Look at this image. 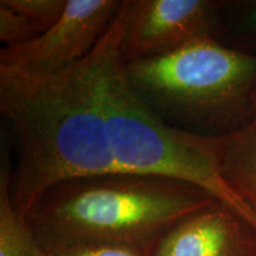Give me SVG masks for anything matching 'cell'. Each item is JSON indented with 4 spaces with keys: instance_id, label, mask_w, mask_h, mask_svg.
<instances>
[{
    "instance_id": "obj_1",
    "label": "cell",
    "mask_w": 256,
    "mask_h": 256,
    "mask_svg": "<svg viewBox=\"0 0 256 256\" xmlns=\"http://www.w3.org/2000/svg\"><path fill=\"white\" fill-rule=\"evenodd\" d=\"M130 0L82 62L55 75L30 78L0 69V110L17 133L19 164L12 185L25 216L50 186L69 178L119 172L107 138L106 66L122 40Z\"/></svg>"
},
{
    "instance_id": "obj_2",
    "label": "cell",
    "mask_w": 256,
    "mask_h": 256,
    "mask_svg": "<svg viewBox=\"0 0 256 256\" xmlns=\"http://www.w3.org/2000/svg\"><path fill=\"white\" fill-rule=\"evenodd\" d=\"M215 200L179 179L110 172L58 182L24 217L46 252L90 243L147 252L176 223Z\"/></svg>"
},
{
    "instance_id": "obj_3",
    "label": "cell",
    "mask_w": 256,
    "mask_h": 256,
    "mask_svg": "<svg viewBox=\"0 0 256 256\" xmlns=\"http://www.w3.org/2000/svg\"><path fill=\"white\" fill-rule=\"evenodd\" d=\"M128 82L170 126L197 136L252 116L256 57L200 37L165 55L124 63Z\"/></svg>"
},
{
    "instance_id": "obj_4",
    "label": "cell",
    "mask_w": 256,
    "mask_h": 256,
    "mask_svg": "<svg viewBox=\"0 0 256 256\" xmlns=\"http://www.w3.org/2000/svg\"><path fill=\"white\" fill-rule=\"evenodd\" d=\"M121 43L112 51L104 80L107 138L118 171L162 176L197 185L256 230V214L230 190L220 174V136L184 132L153 113L128 82Z\"/></svg>"
},
{
    "instance_id": "obj_5",
    "label": "cell",
    "mask_w": 256,
    "mask_h": 256,
    "mask_svg": "<svg viewBox=\"0 0 256 256\" xmlns=\"http://www.w3.org/2000/svg\"><path fill=\"white\" fill-rule=\"evenodd\" d=\"M121 4L118 0H66L56 24L31 42L2 50L0 69L43 78L72 68L95 49Z\"/></svg>"
},
{
    "instance_id": "obj_6",
    "label": "cell",
    "mask_w": 256,
    "mask_h": 256,
    "mask_svg": "<svg viewBox=\"0 0 256 256\" xmlns=\"http://www.w3.org/2000/svg\"><path fill=\"white\" fill-rule=\"evenodd\" d=\"M216 8L208 0H130L121 43L124 62L165 55L211 36Z\"/></svg>"
},
{
    "instance_id": "obj_7",
    "label": "cell",
    "mask_w": 256,
    "mask_h": 256,
    "mask_svg": "<svg viewBox=\"0 0 256 256\" xmlns=\"http://www.w3.org/2000/svg\"><path fill=\"white\" fill-rule=\"evenodd\" d=\"M148 256H256V232L240 214L215 200L168 229Z\"/></svg>"
},
{
    "instance_id": "obj_8",
    "label": "cell",
    "mask_w": 256,
    "mask_h": 256,
    "mask_svg": "<svg viewBox=\"0 0 256 256\" xmlns=\"http://www.w3.org/2000/svg\"><path fill=\"white\" fill-rule=\"evenodd\" d=\"M220 168L230 190L256 214V128L220 136Z\"/></svg>"
},
{
    "instance_id": "obj_9",
    "label": "cell",
    "mask_w": 256,
    "mask_h": 256,
    "mask_svg": "<svg viewBox=\"0 0 256 256\" xmlns=\"http://www.w3.org/2000/svg\"><path fill=\"white\" fill-rule=\"evenodd\" d=\"M0 256H46L30 224L14 206L8 162L0 171Z\"/></svg>"
},
{
    "instance_id": "obj_10",
    "label": "cell",
    "mask_w": 256,
    "mask_h": 256,
    "mask_svg": "<svg viewBox=\"0 0 256 256\" xmlns=\"http://www.w3.org/2000/svg\"><path fill=\"white\" fill-rule=\"evenodd\" d=\"M0 2L26 17L40 34L56 24L66 8V0H2Z\"/></svg>"
},
{
    "instance_id": "obj_11",
    "label": "cell",
    "mask_w": 256,
    "mask_h": 256,
    "mask_svg": "<svg viewBox=\"0 0 256 256\" xmlns=\"http://www.w3.org/2000/svg\"><path fill=\"white\" fill-rule=\"evenodd\" d=\"M40 34L26 17L0 2V40L8 46L6 48L22 46Z\"/></svg>"
},
{
    "instance_id": "obj_12",
    "label": "cell",
    "mask_w": 256,
    "mask_h": 256,
    "mask_svg": "<svg viewBox=\"0 0 256 256\" xmlns=\"http://www.w3.org/2000/svg\"><path fill=\"white\" fill-rule=\"evenodd\" d=\"M46 256H148L140 248L115 244H74L48 250Z\"/></svg>"
},
{
    "instance_id": "obj_13",
    "label": "cell",
    "mask_w": 256,
    "mask_h": 256,
    "mask_svg": "<svg viewBox=\"0 0 256 256\" xmlns=\"http://www.w3.org/2000/svg\"><path fill=\"white\" fill-rule=\"evenodd\" d=\"M247 20H248L249 26L252 28H256V5L255 8L250 11V14H249Z\"/></svg>"
},
{
    "instance_id": "obj_14",
    "label": "cell",
    "mask_w": 256,
    "mask_h": 256,
    "mask_svg": "<svg viewBox=\"0 0 256 256\" xmlns=\"http://www.w3.org/2000/svg\"><path fill=\"white\" fill-rule=\"evenodd\" d=\"M249 126L256 128V98H255V101H254V107H252V121H250V124H249Z\"/></svg>"
}]
</instances>
